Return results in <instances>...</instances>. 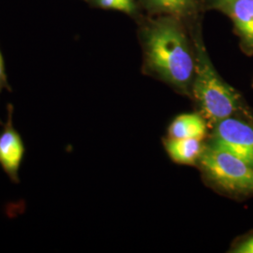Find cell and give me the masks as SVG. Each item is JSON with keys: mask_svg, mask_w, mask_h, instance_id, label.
Listing matches in <instances>:
<instances>
[{"mask_svg": "<svg viewBox=\"0 0 253 253\" xmlns=\"http://www.w3.org/2000/svg\"><path fill=\"white\" fill-rule=\"evenodd\" d=\"M145 58L150 73L191 98L195 56L179 27L166 22L151 27L145 35Z\"/></svg>", "mask_w": 253, "mask_h": 253, "instance_id": "obj_1", "label": "cell"}, {"mask_svg": "<svg viewBox=\"0 0 253 253\" xmlns=\"http://www.w3.org/2000/svg\"><path fill=\"white\" fill-rule=\"evenodd\" d=\"M195 68L191 86V99L209 126L231 117L252 116L241 95L221 79L213 67L203 43L195 42Z\"/></svg>", "mask_w": 253, "mask_h": 253, "instance_id": "obj_2", "label": "cell"}, {"mask_svg": "<svg viewBox=\"0 0 253 253\" xmlns=\"http://www.w3.org/2000/svg\"><path fill=\"white\" fill-rule=\"evenodd\" d=\"M210 188L233 198L253 196V167L234 155L206 144L197 163Z\"/></svg>", "mask_w": 253, "mask_h": 253, "instance_id": "obj_3", "label": "cell"}, {"mask_svg": "<svg viewBox=\"0 0 253 253\" xmlns=\"http://www.w3.org/2000/svg\"><path fill=\"white\" fill-rule=\"evenodd\" d=\"M251 118L231 117L212 126L208 144L222 149L253 167V122Z\"/></svg>", "mask_w": 253, "mask_h": 253, "instance_id": "obj_4", "label": "cell"}, {"mask_svg": "<svg viewBox=\"0 0 253 253\" xmlns=\"http://www.w3.org/2000/svg\"><path fill=\"white\" fill-rule=\"evenodd\" d=\"M14 107L8 105V119L0 133V166L13 183H19V169L23 163L26 147L12 123Z\"/></svg>", "mask_w": 253, "mask_h": 253, "instance_id": "obj_5", "label": "cell"}, {"mask_svg": "<svg viewBox=\"0 0 253 253\" xmlns=\"http://www.w3.org/2000/svg\"><path fill=\"white\" fill-rule=\"evenodd\" d=\"M163 145L172 162L182 165L197 166L206 144H203V140L196 138L167 137L163 139Z\"/></svg>", "mask_w": 253, "mask_h": 253, "instance_id": "obj_6", "label": "cell"}, {"mask_svg": "<svg viewBox=\"0 0 253 253\" xmlns=\"http://www.w3.org/2000/svg\"><path fill=\"white\" fill-rule=\"evenodd\" d=\"M227 8L243 48L253 54V0H234Z\"/></svg>", "mask_w": 253, "mask_h": 253, "instance_id": "obj_7", "label": "cell"}, {"mask_svg": "<svg viewBox=\"0 0 253 253\" xmlns=\"http://www.w3.org/2000/svg\"><path fill=\"white\" fill-rule=\"evenodd\" d=\"M208 120L201 113L183 114L174 118L168 127V137L184 139L196 138L204 140L208 135Z\"/></svg>", "mask_w": 253, "mask_h": 253, "instance_id": "obj_8", "label": "cell"}, {"mask_svg": "<svg viewBox=\"0 0 253 253\" xmlns=\"http://www.w3.org/2000/svg\"><path fill=\"white\" fill-rule=\"evenodd\" d=\"M159 9L165 11L178 13L187 9L190 0H149Z\"/></svg>", "mask_w": 253, "mask_h": 253, "instance_id": "obj_9", "label": "cell"}, {"mask_svg": "<svg viewBox=\"0 0 253 253\" xmlns=\"http://www.w3.org/2000/svg\"><path fill=\"white\" fill-rule=\"evenodd\" d=\"M230 253H253V233L235 241L230 249Z\"/></svg>", "mask_w": 253, "mask_h": 253, "instance_id": "obj_10", "label": "cell"}, {"mask_svg": "<svg viewBox=\"0 0 253 253\" xmlns=\"http://www.w3.org/2000/svg\"><path fill=\"white\" fill-rule=\"evenodd\" d=\"M101 7L106 9H117L125 12H131L134 6L132 0H98Z\"/></svg>", "mask_w": 253, "mask_h": 253, "instance_id": "obj_11", "label": "cell"}, {"mask_svg": "<svg viewBox=\"0 0 253 253\" xmlns=\"http://www.w3.org/2000/svg\"><path fill=\"white\" fill-rule=\"evenodd\" d=\"M8 89L10 91L8 79H7V75L5 73V66H4V60H3V56L0 52V93L2 89Z\"/></svg>", "mask_w": 253, "mask_h": 253, "instance_id": "obj_12", "label": "cell"}, {"mask_svg": "<svg viewBox=\"0 0 253 253\" xmlns=\"http://www.w3.org/2000/svg\"><path fill=\"white\" fill-rule=\"evenodd\" d=\"M219 1H220L223 5H225V6L228 7V6H229V5H230L234 0H219Z\"/></svg>", "mask_w": 253, "mask_h": 253, "instance_id": "obj_13", "label": "cell"}, {"mask_svg": "<svg viewBox=\"0 0 253 253\" xmlns=\"http://www.w3.org/2000/svg\"></svg>", "mask_w": 253, "mask_h": 253, "instance_id": "obj_14", "label": "cell"}]
</instances>
